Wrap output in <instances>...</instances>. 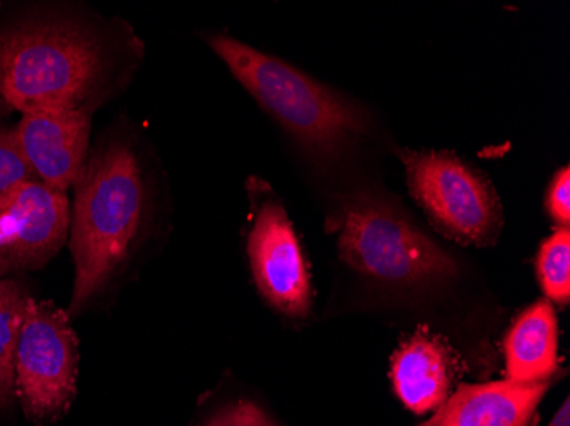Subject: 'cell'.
I'll list each match as a JSON object with an SVG mask.
<instances>
[{
	"instance_id": "5",
	"label": "cell",
	"mask_w": 570,
	"mask_h": 426,
	"mask_svg": "<svg viewBox=\"0 0 570 426\" xmlns=\"http://www.w3.org/2000/svg\"><path fill=\"white\" fill-rule=\"evenodd\" d=\"M412 197L448 236L463 245L489 246L502 227L494 186L460 157L435 150H403Z\"/></svg>"
},
{
	"instance_id": "16",
	"label": "cell",
	"mask_w": 570,
	"mask_h": 426,
	"mask_svg": "<svg viewBox=\"0 0 570 426\" xmlns=\"http://www.w3.org/2000/svg\"><path fill=\"white\" fill-rule=\"evenodd\" d=\"M205 426H275L274 422L253 403L242 402L217 413Z\"/></svg>"
},
{
	"instance_id": "6",
	"label": "cell",
	"mask_w": 570,
	"mask_h": 426,
	"mask_svg": "<svg viewBox=\"0 0 570 426\" xmlns=\"http://www.w3.org/2000/svg\"><path fill=\"white\" fill-rule=\"evenodd\" d=\"M77 368V336L67 310L31 300L16 351V397L31 422H50L69 408Z\"/></svg>"
},
{
	"instance_id": "12",
	"label": "cell",
	"mask_w": 570,
	"mask_h": 426,
	"mask_svg": "<svg viewBox=\"0 0 570 426\" xmlns=\"http://www.w3.org/2000/svg\"><path fill=\"white\" fill-rule=\"evenodd\" d=\"M504 351L509 380L550 383L559 374V321L549 300H540L518 316L505 336Z\"/></svg>"
},
{
	"instance_id": "18",
	"label": "cell",
	"mask_w": 570,
	"mask_h": 426,
	"mask_svg": "<svg viewBox=\"0 0 570 426\" xmlns=\"http://www.w3.org/2000/svg\"><path fill=\"white\" fill-rule=\"evenodd\" d=\"M12 108L4 101V99L0 98V121L4 120L9 113H11Z\"/></svg>"
},
{
	"instance_id": "4",
	"label": "cell",
	"mask_w": 570,
	"mask_h": 426,
	"mask_svg": "<svg viewBox=\"0 0 570 426\" xmlns=\"http://www.w3.org/2000/svg\"><path fill=\"white\" fill-rule=\"evenodd\" d=\"M341 258L381 281L419 285L458 274V262L417 224L381 200L351 201L338 219Z\"/></svg>"
},
{
	"instance_id": "15",
	"label": "cell",
	"mask_w": 570,
	"mask_h": 426,
	"mask_svg": "<svg viewBox=\"0 0 570 426\" xmlns=\"http://www.w3.org/2000/svg\"><path fill=\"white\" fill-rule=\"evenodd\" d=\"M40 181L22 153L14 127L0 125V210L30 182Z\"/></svg>"
},
{
	"instance_id": "2",
	"label": "cell",
	"mask_w": 570,
	"mask_h": 426,
	"mask_svg": "<svg viewBox=\"0 0 570 426\" xmlns=\"http://www.w3.org/2000/svg\"><path fill=\"white\" fill-rule=\"evenodd\" d=\"M69 246L76 265L70 319L124 277L168 219L161 159L146 131L127 115L99 131L73 185Z\"/></svg>"
},
{
	"instance_id": "10",
	"label": "cell",
	"mask_w": 570,
	"mask_h": 426,
	"mask_svg": "<svg viewBox=\"0 0 570 426\" xmlns=\"http://www.w3.org/2000/svg\"><path fill=\"white\" fill-rule=\"evenodd\" d=\"M550 383L463 386L422 426H530Z\"/></svg>"
},
{
	"instance_id": "3",
	"label": "cell",
	"mask_w": 570,
	"mask_h": 426,
	"mask_svg": "<svg viewBox=\"0 0 570 426\" xmlns=\"http://www.w3.org/2000/svg\"><path fill=\"white\" fill-rule=\"evenodd\" d=\"M205 40L262 110L311 157L332 159L366 133V117L357 105L293 63L226 33Z\"/></svg>"
},
{
	"instance_id": "17",
	"label": "cell",
	"mask_w": 570,
	"mask_h": 426,
	"mask_svg": "<svg viewBox=\"0 0 570 426\" xmlns=\"http://www.w3.org/2000/svg\"><path fill=\"white\" fill-rule=\"evenodd\" d=\"M547 207L550 216L562 227L570 224V169L562 168L553 178L547 195Z\"/></svg>"
},
{
	"instance_id": "7",
	"label": "cell",
	"mask_w": 570,
	"mask_h": 426,
	"mask_svg": "<svg viewBox=\"0 0 570 426\" xmlns=\"http://www.w3.org/2000/svg\"><path fill=\"white\" fill-rule=\"evenodd\" d=\"M252 229L246 241L253 280L282 316L306 319L313 306L309 270L287 210L267 181L248 179Z\"/></svg>"
},
{
	"instance_id": "19",
	"label": "cell",
	"mask_w": 570,
	"mask_h": 426,
	"mask_svg": "<svg viewBox=\"0 0 570 426\" xmlns=\"http://www.w3.org/2000/svg\"><path fill=\"white\" fill-rule=\"evenodd\" d=\"M9 275L11 274H9L8 266H6V262L0 259V280H2V278L9 277Z\"/></svg>"
},
{
	"instance_id": "11",
	"label": "cell",
	"mask_w": 570,
	"mask_h": 426,
	"mask_svg": "<svg viewBox=\"0 0 570 426\" xmlns=\"http://www.w3.org/2000/svg\"><path fill=\"white\" fill-rule=\"evenodd\" d=\"M456 374L458 358L453 348L428 329L410 336L393 357L396 394L406 408L419 415L446 402Z\"/></svg>"
},
{
	"instance_id": "13",
	"label": "cell",
	"mask_w": 570,
	"mask_h": 426,
	"mask_svg": "<svg viewBox=\"0 0 570 426\" xmlns=\"http://www.w3.org/2000/svg\"><path fill=\"white\" fill-rule=\"evenodd\" d=\"M33 296L16 278L0 280V408H8L16 397V351Z\"/></svg>"
},
{
	"instance_id": "9",
	"label": "cell",
	"mask_w": 570,
	"mask_h": 426,
	"mask_svg": "<svg viewBox=\"0 0 570 426\" xmlns=\"http://www.w3.org/2000/svg\"><path fill=\"white\" fill-rule=\"evenodd\" d=\"M92 117V110L22 115L16 137L41 182L72 190L91 150Z\"/></svg>"
},
{
	"instance_id": "14",
	"label": "cell",
	"mask_w": 570,
	"mask_h": 426,
	"mask_svg": "<svg viewBox=\"0 0 570 426\" xmlns=\"http://www.w3.org/2000/svg\"><path fill=\"white\" fill-rule=\"evenodd\" d=\"M541 288L552 303L567 306L570 300V232L560 227L541 245L537 258Z\"/></svg>"
},
{
	"instance_id": "8",
	"label": "cell",
	"mask_w": 570,
	"mask_h": 426,
	"mask_svg": "<svg viewBox=\"0 0 570 426\" xmlns=\"http://www.w3.org/2000/svg\"><path fill=\"white\" fill-rule=\"evenodd\" d=\"M69 229L67 194L30 182L0 210V259L9 274L40 270L59 255Z\"/></svg>"
},
{
	"instance_id": "1",
	"label": "cell",
	"mask_w": 570,
	"mask_h": 426,
	"mask_svg": "<svg viewBox=\"0 0 570 426\" xmlns=\"http://www.w3.org/2000/svg\"><path fill=\"white\" fill-rule=\"evenodd\" d=\"M146 43L81 2L0 6V98L22 115L98 111L136 81Z\"/></svg>"
}]
</instances>
